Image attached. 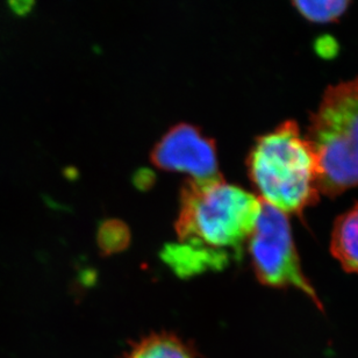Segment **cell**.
Masks as SVG:
<instances>
[{"instance_id":"cell-6","label":"cell","mask_w":358,"mask_h":358,"mask_svg":"<svg viewBox=\"0 0 358 358\" xmlns=\"http://www.w3.org/2000/svg\"><path fill=\"white\" fill-rule=\"evenodd\" d=\"M331 250L345 271L358 273V203L335 221Z\"/></svg>"},{"instance_id":"cell-1","label":"cell","mask_w":358,"mask_h":358,"mask_svg":"<svg viewBox=\"0 0 358 358\" xmlns=\"http://www.w3.org/2000/svg\"><path fill=\"white\" fill-rule=\"evenodd\" d=\"M261 206L259 198L221 177L189 179L180 196L178 243L163 257L180 275L224 268L248 242Z\"/></svg>"},{"instance_id":"cell-3","label":"cell","mask_w":358,"mask_h":358,"mask_svg":"<svg viewBox=\"0 0 358 358\" xmlns=\"http://www.w3.org/2000/svg\"><path fill=\"white\" fill-rule=\"evenodd\" d=\"M305 138L317 157L321 194L358 186V78L326 89Z\"/></svg>"},{"instance_id":"cell-9","label":"cell","mask_w":358,"mask_h":358,"mask_svg":"<svg viewBox=\"0 0 358 358\" xmlns=\"http://www.w3.org/2000/svg\"><path fill=\"white\" fill-rule=\"evenodd\" d=\"M101 245L107 250H117L124 245L127 234H124V228L121 224L110 222L103 228L100 233Z\"/></svg>"},{"instance_id":"cell-10","label":"cell","mask_w":358,"mask_h":358,"mask_svg":"<svg viewBox=\"0 0 358 358\" xmlns=\"http://www.w3.org/2000/svg\"><path fill=\"white\" fill-rule=\"evenodd\" d=\"M10 7L17 13H26L31 10V6L34 5V0H10Z\"/></svg>"},{"instance_id":"cell-4","label":"cell","mask_w":358,"mask_h":358,"mask_svg":"<svg viewBox=\"0 0 358 358\" xmlns=\"http://www.w3.org/2000/svg\"><path fill=\"white\" fill-rule=\"evenodd\" d=\"M248 245L252 268L259 282L271 287L300 289L322 308L315 289L303 275L287 214L262 201Z\"/></svg>"},{"instance_id":"cell-2","label":"cell","mask_w":358,"mask_h":358,"mask_svg":"<svg viewBox=\"0 0 358 358\" xmlns=\"http://www.w3.org/2000/svg\"><path fill=\"white\" fill-rule=\"evenodd\" d=\"M248 169L259 199L287 215L303 213L319 199L317 157L296 121L256 140Z\"/></svg>"},{"instance_id":"cell-5","label":"cell","mask_w":358,"mask_h":358,"mask_svg":"<svg viewBox=\"0 0 358 358\" xmlns=\"http://www.w3.org/2000/svg\"><path fill=\"white\" fill-rule=\"evenodd\" d=\"M152 159L159 169L187 173L196 180L220 177L214 142L192 124L171 128L152 149Z\"/></svg>"},{"instance_id":"cell-7","label":"cell","mask_w":358,"mask_h":358,"mask_svg":"<svg viewBox=\"0 0 358 358\" xmlns=\"http://www.w3.org/2000/svg\"><path fill=\"white\" fill-rule=\"evenodd\" d=\"M128 358H193L189 349L173 335H152L140 342Z\"/></svg>"},{"instance_id":"cell-8","label":"cell","mask_w":358,"mask_h":358,"mask_svg":"<svg viewBox=\"0 0 358 358\" xmlns=\"http://www.w3.org/2000/svg\"><path fill=\"white\" fill-rule=\"evenodd\" d=\"M298 13L313 24L338 21L348 10L352 0H291Z\"/></svg>"}]
</instances>
